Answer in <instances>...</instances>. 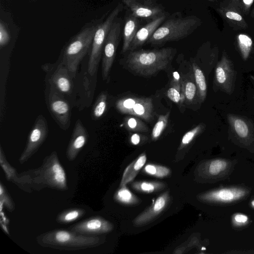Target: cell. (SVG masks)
Masks as SVG:
<instances>
[{
  "mask_svg": "<svg viewBox=\"0 0 254 254\" xmlns=\"http://www.w3.org/2000/svg\"><path fill=\"white\" fill-rule=\"evenodd\" d=\"M20 175V177L17 175L14 181L19 187L28 184L39 188L47 187L60 190L67 189L65 173L56 151L45 158L40 168Z\"/></svg>",
  "mask_w": 254,
  "mask_h": 254,
  "instance_id": "6da1fadb",
  "label": "cell"
},
{
  "mask_svg": "<svg viewBox=\"0 0 254 254\" xmlns=\"http://www.w3.org/2000/svg\"><path fill=\"white\" fill-rule=\"evenodd\" d=\"M176 52V49L171 47L129 51L124 63L132 72L140 76H149L166 69Z\"/></svg>",
  "mask_w": 254,
  "mask_h": 254,
  "instance_id": "7a4b0ae2",
  "label": "cell"
},
{
  "mask_svg": "<svg viewBox=\"0 0 254 254\" xmlns=\"http://www.w3.org/2000/svg\"><path fill=\"white\" fill-rule=\"evenodd\" d=\"M102 20L87 23L65 47L60 61L68 69L73 77L80 62L91 49L95 32Z\"/></svg>",
  "mask_w": 254,
  "mask_h": 254,
  "instance_id": "3957f363",
  "label": "cell"
},
{
  "mask_svg": "<svg viewBox=\"0 0 254 254\" xmlns=\"http://www.w3.org/2000/svg\"><path fill=\"white\" fill-rule=\"evenodd\" d=\"M42 246L53 249L75 251L98 246L102 240L96 236H86L72 231L54 230L43 234L37 239Z\"/></svg>",
  "mask_w": 254,
  "mask_h": 254,
  "instance_id": "277c9868",
  "label": "cell"
},
{
  "mask_svg": "<svg viewBox=\"0 0 254 254\" xmlns=\"http://www.w3.org/2000/svg\"><path fill=\"white\" fill-rule=\"evenodd\" d=\"M200 24V19L194 15L169 18L158 27L146 43L161 45L183 39L193 33Z\"/></svg>",
  "mask_w": 254,
  "mask_h": 254,
  "instance_id": "5b68a950",
  "label": "cell"
},
{
  "mask_svg": "<svg viewBox=\"0 0 254 254\" xmlns=\"http://www.w3.org/2000/svg\"><path fill=\"white\" fill-rule=\"evenodd\" d=\"M123 8L122 3H118L105 20L100 23L95 32L87 65V72L91 76L97 73L99 64L102 57L105 43L109 31Z\"/></svg>",
  "mask_w": 254,
  "mask_h": 254,
  "instance_id": "8992f818",
  "label": "cell"
},
{
  "mask_svg": "<svg viewBox=\"0 0 254 254\" xmlns=\"http://www.w3.org/2000/svg\"><path fill=\"white\" fill-rule=\"evenodd\" d=\"M46 73V83L64 96L71 103L74 85L72 76L68 69L60 61L55 64H46L42 66Z\"/></svg>",
  "mask_w": 254,
  "mask_h": 254,
  "instance_id": "52a82bcc",
  "label": "cell"
},
{
  "mask_svg": "<svg viewBox=\"0 0 254 254\" xmlns=\"http://www.w3.org/2000/svg\"><path fill=\"white\" fill-rule=\"evenodd\" d=\"M45 98L48 109L55 122L62 129H68L71 123V103L47 83Z\"/></svg>",
  "mask_w": 254,
  "mask_h": 254,
  "instance_id": "ba28073f",
  "label": "cell"
},
{
  "mask_svg": "<svg viewBox=\"0 0 254 254\" xmlns=\"http://www.w3.org/2000/svg\"><path fill=\"white\" fill-rule=\"evenodd\" d=\"M115 107L123 114L133 116L147 122L154 120V108L150 97H124L116 101Z\"/></svg>",
  "mask_w": 254,
  "mask_h": 254,
  "instance_id": "9c48e42d",
  "label": "cell"
},
{
  "mask_svg": "<svg viewBox=\"0 0 254 254\" xmlns=\"http://www.w3.org/2000/svg\"><path fill=\"white\" fill-rule=\"evenodd\" d=\"M121 23L117 18L109 31L104 46L102 57V77L107 80L114 63L117 50L120 42L121 33Z\"/></svg>",
  "mask_w": 254,
  "mask_h": 254,
  "instance_id": "30bf717a",
  "label": "cell"
},
{
  "mask_svg": "<svg viewBox=\"0 0 254 254\" xmlns=\"http://www.w3.org/2000/svg\"><path fill=\"white\" fill-rule=\"evenodd\" d=\"M48 133L47 120L42 115H40L28 135L25 147L19 158L20 164L25 162L37 151L47 137Z\"/></svg>",
  "mask_w": 254,
  "mask_h": 254,
  "instance_id": "8fae6325",
  "label": "cell"
},
{
  "mask_svg": "<svg viewBox=\"0 0 254 254\" xmlns=\"http://www.w3.org/2000/svg\"><path fill=\"white\" fill-rule=\"evenodd\" d=\"M236 75V72L233 62L226 54H223L215 68V88L227 94H232L234 90Z\"/></svg>",
  "mask_w": 254,
  "mask_h": 254,
  "instance_id": "7c38bea8",
  "label": "cell"
},
{
  "mask_svg": "<svg viewBox=\"0 0 254 254\" xmlns=\"http://www.w3.org/2000/svg\"><path fill=\"white\" fill-rule=\"evenodd\" d=\"M130 12L138 18L150 21L166 14L165 7L157 0H123Z\"/></svg>",
  "mask_w": 254,
  "mask_h": 254,
  "instance_id": "4fadbf2b",
  "label": "cell"
},
{
  "mask_svg": "<svg viewBox=\"0 0 254 254\" xmlns=\"http://www.w3.org/2000/svg\"><path fill=\"white\" fill-rule=\"evenodd\" d=\"M113 225L104 218L96 216L89 218L69 227L70 231L86 236H95L109 233L113 230Z\"/></svg>",
  "mask_w": 254,
  "mask_h": 254,
  "instance_id": "5bb4252c",
  "label": "cell"
},
{
  "mask_svg": "<svg viewBox=\"0 0 254 254\" xmlns=\"http://www.w3.org/2000/svg\"><path fill=\"white\" fill-rule=\"evenodd\" d=\"M227 119L231 131L240 140L246 143L254 141V124L247 118L229 114Z\"/></svg>",
  "mask_w": 254,
  "mask_h": 254,
  "instance_id": "9a60e30c",
  "label": "cell"
},
{
  "mask_svg": "<svg viewBox=\"0 0 254 254\" xmlns=\"http://www.w3.org/2000/svg\"><path fill=\"white\" fill-rule=\"evenodd\" d=\"M89 136V133L81 120L77 119L66 151V156L69 161H73L76 158L87 142Z\"/></svg>",
  "mask_w": 254,
  "mask_h": 254,
  "instance_id": "2e32d148",
  "label": "cell"
},
{
  "mask_svg": "<svg viewBox=\"0 0 254 254\" xmlns=\"http://www.w3.org/2000/svg\"><path fill=\"white\" fill-rule=\"evenodd\" d=\"M246 191L241 188H222L205 192L200 195V199L209 202L229 203L238 200L246 194Z\"/></svg>",
  "mask_w": 254,
  "mask_h": 254,
  "instance_id": "e0dca14e",
  "label": "cell"
},
{
  "mask_svg": "<svg viewBox=\"0 0 254 254\" xmlns=\"http://www.w3.org/2000/svg\"><path fill=\"white\" fill-rule=\"evenodd\" d=\"M170 201L168 191L159 195L155 202L134 220L136 226H141L149 223L161 214L166 208Z\"/></svg>",
  "mask_w": 254,
  "mask_h": 254,
  "instance_id": "ac0fdd59",
  "label": "cell"
},
{
  "mask_svg": "<svg viewBox=\"0 0 254 254\" xmlns=\"http://www.w3.org/2000/svg\"><path fill=\"white\" fill-rule=\"evenodd\" d=\"M166 18V14L163 15L149 21L143 26L139 28L133 39L128 51H134L146 43L156 30L165 21Z\"/></svg>",
  "mask_w": 254,
  "mask_h": 254,
  "instance_id": "d6986e66",
  "label": "cell"
},
{
  "mask_svg": "<svg viewBox=\"0 0 254 254\" xmlns=\"http://www.w3.org/2000/svg\"><path fill=\"white\" fill-rule=\"evenodd\" d=\"M138 18L131 12L126 16L123 29V44L122 53H125L129 51L133 39L139 29Z\"/></svg>",
  "mask_w": 254,
  "mask_h": 254,
  "instance_id": "ffe728a7",
  "label": "cell"
},
{
  "mask_svg": "<svg viewBox=\"0 0 254 254\" xmlns=\"http://www.w3.org/2000/svg\"><path fill=\"white\" fill-rule=\"evenodd\" d=\"M146 159L145 153H143L126 168L123 173L121 186H125L134 179L145 165Z\"/></svg>",
  "mask_w": 254,
  "mask_h": 254,
  "instance_id": "44dd1931",
  "label": "cell"
},
{
  "mask_svg": "<svg viewBox=\"0 0 254 254\" xmlns=\"http://www.w3.org/2000/svg\"><path fill=\"white\" fill-rule=\"evenodd\" d=\"M182 90L188 104H192L198 98L197 89L193 73L182 77Z\"/></svg>",
  "mask_w": 254,
  "mask_h": 254,
  "instance_id": "7402d4cb",
  "label": "cell"
},
{
  "mask_svg": "<svg viewBox=\"0 0 254 254\" xmlns=\"http://www.w3.org/2000/svg\"><path fill=\"white\" fill-rule=\"evenodd\" d=\"M192 70L194 81L197 89L198 99L203 102L207 95V83L205 75L201 68L195 63L192 64Z\"/></svg>",
  "mask_w": 254,
  "mask_h": 254,
  "instance_id": "603a6c76",
  "label": "cell"
},
{
  "mask_svg": "<svg viewBox=\"0 0 254 254\" xmlns=\"http://www.w3.org/2000/svg\"><path fill=\"white\" fill-rule=\"evenodd\" d=\"M222 16L231 24L241 28L247 27V22L238 10L232 7L222 6L219 9Z\"/></svg>",
  "mask_w": 254,
  "mask_h": 254,
  "instance_id": "cb8c5ba5",
  "label": "cell"
},
{
  "mask_svg": "<svg viewBox=\"0 0 254 254\" xmlns=\"http://www.w3.org/2000/svg\"><path fill=\"white\" fill-rule=\"evenodd\" d=\"M108 93L106 91L101 92L98 96L91 109V117L92 120L100 119L107 109Z\"/></svg>",
  "mask_w": 254,
  "mask_h": 254,
  "instance_id": "d4e9b609",
  "label": "cell"
},
{
  "mask_svg": "<svg viewBox=\"0 0 254 254\" xmlns=\"http://www.w3.org/2000/svg\"><path fill=\"white\" fill-rule=\"evenodd\" d=\"M162 182L156 181H140L132 183L131 187L138 191L145 193H152L160 191L165 188Z\"/></svg>",
  "mask_w": 254,
  "mask_h": 254,
  "instance_id": "484cf974",
  "label": "cell"
},
{
  "mask_svg": "<svg viewBox=\"0 0 254 254\" xmlns=\"http://www.w3.org/2000/svg\"><path fill=\"white\" fill-rule=\"evenodd\" d=\"M237 42L242 59L247 61L253 48V41L251 37L245 34H239L237 36Z\"/></svg>",
  "mask_w": 254,
  "mask_h": 254,
  "instance_id": "4316f807",
  "label": "cell"
},
{
  "mask_svg": "<svg viewBox=\"0 0 254 254\" xmlns=\"http://www.w3.org/2000/svg\"><path fill=\"white\" fill-rule=\"evenodd\" d=\"M114 199L118 202L126 205L136 204L139 202L138 198L125 186H121L116 192Z\"/></svg>",
  "mask_w": 254,
  "mask_h": 254,
  "instance_id": "83f0119b",
  "label": "cell"
},
{
  "mask_svg": "<svg viewBox=\"0 0 254 254\" xmlns=\"http://www.w3.org/2000/svg\"><path fill=\"white\" fill-rule=\"evenodd\" d=\"M85 210L81 208H73L66 210L59 214L57 217V221L60 224H67L72 222L84 215Z\"/></svg>",
  "mask_w": 254,
  "mask_h": 254,
  "instance_id": "f1b7e54d",
  "label": "cell"
},
{
  "mask_svg": "<svg viewBox=\"0 0 254 254\" xmlns=\"http://www.w3.org/2000/svg\"><path fill=\"white\" fill-rule=\"evenodd\" d=\"M123 125L127 129L130 131L146 132L148 130L147 126L140 118L133 116L125 118Z\"/></svg>",
  "mask_w": 254,
  "mask_h": 254,
  "instance_id": "f546056e",
  "label": "cell"
},
{
  "mask_svg": "<svg viewBox=\"0 0 254 254\" xmlns=\"http://www.w3.org/2000/svg\"><path fill=\"white\" fill-rule=\"evenodd\" d=\"M170 116V112L159 116L151 132V138L153 140L158 139L166 128Z\"/></svg>",
  "mask_w": 254,
  "mask_h": 254,
  "instance_id": "4dcf8cb0",
  "label": "cell"
},
{
  "mask_svg": "<svg viewBox=\"0 0 254 254\" xmlns=\"http://www.w3.org/2000/svg\"><path fill=\"white\" fill-rule=\"evenodd\" d=\"M145 173L155 177L163 178L170 174V170L162 165L148 164L145 166L143 169Z\"/></svg>",
  "mask_w": 254,
  "mask_h": 254,
  "instance_id": "1f68e13d",
  "label": "cell"
},
{
  "mask_svg": "<svg viewBox=\"0 0 254 254\" xmlns=\"http://www.w3.org/2000/svg\"><path fill=\"white\" fill-rule=\"evenodd\" d=\"M205 126L200 124L187 132L183 136L179 149H181L189 145L202 131Z\"/></svg>",
  "mask_w": 254,
  "mask_h": 254,
  "instance_id": "d6a6232c",
  "label": "cell"
},
{
  "mask_svg": "<svg viewBox=\"0 0 254 254\" xmlns=\"http://www.w3.org/2000/svg\"><path fill=\"white\" fill-rule=\"evenodd\" d=\"M0 161L7 180L11 181H14L17 177L16 171L7 162L1 146L0 149Z\"/></svg>",
  "mask_w": 254,
  "mask_h": 254,
  "instance_id": "836d02e7",
  "label": "cell"
},
{
  "mask_svg": "<svg viewBox=\"0 0 254 254\" xmlns=\"http://www.w3.org/2000/svg\"><path fill=\"white\" fill-rule=\"evenodd\" d=\"M167 97L176 104H181L185 101L182 87H179L170 84V86L167 91Z\"/></svg>",
  "mask_w": 254,
  "mask_h": 254,
  "instance_id": "e575fe53",
  "label": "cell"
},
{
  "mask_svg": "<svg viewBox=\"0 0 254 254\" xmlns=\"http://www.w3.org/2000/svg\"><path fill=\"white\" fill-rule=\"evenodd\" d=\"M227 162L223 159H214L211 160L208 165V172L212 176L217 175L222 172L227 167Z\"/></svg>",
  "mask_w": 254,
  "mask_h": 254,
  "instance_id": "d590c367",
  "label": "cell"
},
{
  "mask_svg": "<svg viewBox=\"0 0 254 254\" xmlns=\"http://www.w3.org/2000/svg\"><path fill=\"white\" fill-rule=\"evenodd\" d=\"M0 204L6 207L8 211H13L15 209L14 204L2 183H0Z\"/></svg>",
  "mask_w": 254,
  "mask_h": 254,
  "instance_id": "8d00e7d4",
  "label": "cell"
},
{
  "mask_svg": "<svg viewBox=\"0 0 254 254\" xmlns=\"http://www.w3.org/2000/svg\"><path fill=\"white\" fill-rule=\"evenodd\" d=\"M9 35L5 25L1 21L0 23V46H6L9 41Z\"/></svg>",
  "mask_w": 254,
  "mask_h": 254,
  "instance_id": "74e56055",
  "label": "cell"
},
{
  "mask_svg": "<svg viewBox=\"0 0 254 254\" xmlns=\"http://www.w3.org/2000/svg\"><path fill=\"white\" fill-rule=\"evenodd\" d=\"M248 221V216L244 214H236L234 215L233 218V223L237 226L244 225L247 223Z\"/></svg>",
  "mask_w": 254,
  "mask_h": 254,
  "instance_id": "f35d334b",
  "label": "cell"
},
{
  "mask_svg": "<svg viewBox=\"0 0 254 254\" xmlns=\"http://www.w3.org/2000/svg\"><path fill=\"white\" fill-rule=\"evenodd\" d=\"M254 0H241L242 9L245 12H247L254 2Z\"/></svg>",
  "mask_w": 254,
  "mask_h": 254,
  "instance_id": "ab89813d",
  "label": "cell"
},
{
  "mask_svg": "<svg viewBox=\"0 0 254 254\" xmlns=\"http://www.w3.org/2000/svg\"><path fill=\"white\" fill-rule=\"evenodd\" d=\"M141 135L137 133H134L130 136V142L134 145L139 144L141 141Z\"/></svg>",
  "mask_w": 254,
  "mask_h": 254,
  "instance_id": "60d3db41",
  "label": "cell"
},
{
  "mask_svg": "<svg viewBox=\"0 0 254 254\" xmlns=\"http://www.w3.org/2000/svg\"><path fill=\"white\" fill-rule=\"evenodd\" d=\"M231 6L235 7L239 11L242 9V4L241 0H228Z\"/></svg>",
  "mask_w": 254,
  "mask_h": 254,
  "instance_id": "b9f144b4",
  "label": "cell"
},
{
  "mask_svg": "<svg viewBox=\"0 0 254 254\" xmlns=\"http://www.w3.org/2000/svg\"><path fill=\"white\" fill-rule=\"evenodd\" d=\"M250 78L254 86V75L251 74L250 75Z\"/></svg>",
  "mask_w": 254,
  "mask_h": 254,
  "instance_id": "7bdbcfd3",
  "label": "cell"
},
{
  "mask_svg": "<svg viewBox=\"0 0 254 254\" xmlns=\"http://www.w3.org/2000/svg\"><path fill=\"white\" fill-rule=\"evenodd\" d=\"M252 17L254 19V8L253 9L252 14H251Z\"/></svg>",
  "mask_w": 254,
  "mask_h": 254,
  "instance_id": "ee69618b",
  "label": "cell"
},
{
  "mask_svg": "<svg viewBox=\"0 0 254 254\" xmlns=\"http://www.w3.org/2000/svg\"><path fill=\"white\" fill-rule=\"evenodd\" d=\"M251 205L252 206V207H253L254 208V199H253L252 201H251Z\"/></svg>",
  "mask_w": 254,
  "mask_h": 254,
  "instance_id": "f6af8a7d",
  "label": "cell"
},
{
  "mask_svg": "<svg viewBox=\"0 0 254 254\" xmlns=\"http://www.w3.org/2000/svg\"><path fill=\"white\" fill-rule=\"evenodd\" d=\"M209 0V1H213V0Z\"/></svg>",
  "mask_w": 254,
  "mask_h": 254,
  "instance_id": "bcb514c9",
  "label": "cell"
}]
</instances>
